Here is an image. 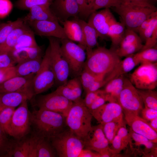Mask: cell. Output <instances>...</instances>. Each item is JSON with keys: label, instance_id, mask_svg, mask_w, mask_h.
<instances>
[{"label": "cell", "instance_id": "cell-1", "mask_svg": "<svg viewBox=\"0 0 157 157\" xmlns=\"http://www.w3.org/2000/svg\"><path fill=\"white\" fill-rule=\"evenodd\" d=\"M31 126L34 134L49 139L65 129L66 117L59 113L39 109L31 113Z\"/></svg>", "mask_w": 157, "mask_h": 157}, {"label": "cell", "instance_id": "cell-2", "mask_svg": "<svg viewBox=\"0 0 157 157\" xmlns=\"http://www.w3.org/2000/svg\"><path fill=\"white\" fill-rule=\"evenodd\" d=\"M87 55L83 68L104 78L117 68L121 60L114 50L104 47L93 49Z\"/></svg>", "mask_w": 157, "mask_h": 157}, {"label": "cell", "instance_id": "cell-3", "mask_svg": "<svg viewBox=\"0 0 157 157\" xmlns=\"http://www.w3.org/2000/svg\"><path fill=\"white\" fill-rule=\"evenodd\" d=\"M92 117L81 98L73 102L66 117V124L71 131L83 139L91 128Z\"/></svg>", "mask_w": 157, "mask_h": 157}, {"label": "cell", "instance_id": "cell-4", "mask_svg": "<svg viewBox=\"0 0 157 157\" xmlns=\"http://www.w3.org/2000/svg\"><path fill=\"white\" fill-rule=\"evenodd\" d=\"M113 8L120 17L121 22L125 27L135 32L144 21L151 17L157 11L156 8L123 3L119 6Z\"/></svg>", "mask_w": 157, "mask_h": 157}, {"label": "cell", "instance_id": "cell-5", "mask_svg": "<svg viewBox=\"0 0 157 157\" xmlns=\"http://www.w3.org/2000/svg\"><path fill=\"white\" fill-rule=\"evenodd\" d=\"M49 140L60 157H78L84 147L83 139L69 128Z\"/></svg>", "mask_w": 157, "mask_h": 157}, {"label": "cell", "instance_id": "cell-6", "mask_svg": "<svg viewBox=\"0 0 157 157\" xmlns=\"http://www.w3.org/2000/svg\"><path fill=\"white\" fill-rule=\"evenodd\" d=\"M48 38L50 49L51 63L55 76V82L60 85L68 81L70 73L69 66L61 51L59 39L52 37Z\"/></svg>", "mask_w": 157, "mask_h": 157}, {"label": "cell", "instance_id": "cell-7", "mask_svg": "<svg viewBox=\"0 0 157 157\" xmlns=\"http://www.w3.org/2000/svg\"><path fill=\"white\" fill-rule=\"evenodd\" d=\"M60 40L61 50L68 64L70 72L75 76L80 75L85 61V49L68 39Z\"/></svg>", "mask_w": 157, "mask_h": 157}, {"label": "cell", "instance_id": "cell-8", "mask_svg": "<svg viewBox=\"0 0 157 157\" xmlns=\"http://www.w3.org/2000/svg\"><path fill=\"white\" fill-rule=\"evenodd\" d=\"M50 51L49 44L42 59L40 69L33 79L34 95L47 91L53 86L55 82V76L51 63Z\"/></svg>", "mask_w": 157, "mask_h": 157}, {"label": "cell", "instance_id": "cell-9", "mask_svg": "<svg viewBox=\"0 0 157 157\" xmlns=\"http://www.w3.org/2000/svg\"><path fill=\"white\" fill-rule=\"evenodd\" d=\"M129 79L137 89H154L157 86V63L141 64Z\"/></svg>", "mask_w": 157, "mask_h": 157}, {"label": "cell", "instance_id": "cell-10", "mask_svg": "<svg viewBox=\"0 0 157 157\" xmlns=\"http://www.w3.org/2000/svg\"><path fill=\"white\" fill-rule=\"evenodd\" d=\"M117 102L122 107L123 113L139 115L144 108L143 103L137 89L127 78L118 97Z\"/></svg>", "mask_w": 157, "mask_h": 157}, {"label": "cell", "instance_id": "cell-11", "mask_svg": "<svg viewBox=\"0 0 157 157\" xmlns=\"http://www.w3.org/2000/svg\"><path fill=\"white\" fill-rule=\"evenodd\" d=\"M31 113L27 101L23 102L15 110L11 122L10 136L19 140L29 133L31 126Z\"/></svg>", "mask_w": 157, "mask_h": 157}, {"label": "cell", "instance_id": "cell-12", "mask_svg": "<svg viewBox=\"0 0 157 157\" xmlns=\"http://www.w3.org/2000/svg\"><path fill=\"white\" fill-rule=\"evenodd\" d=\"M73 103L72 101L54 91L40 96L36 105L39 109L56 112L66 117Z\"/></svg>", "mask_w": 157, "mask_h": 157}, {"label": "cell", "instance_id": "cell-13", "mask_svg": "<svg viewBox=\"0 0 157 157\" xmlns=\"http://www.w3.org/2000/svg\"><path fill=\"white\" fill-rule=\"evenodd\" d=\"M26 24L38 35L53 37L60 40L67 39L63 27L60 24L58 21H34Z\"/></svg>", "mask_w": 157, "mask_h": 157}, {"label": "cell", "instance_id": "cell-14", "mask_svg": "<svg viewBox=\"0 0 157 157\" xmlns=\"http://www.w3.org/2000/svg\"><path fill=\"white\" fill-rule=\"evenodd\" d=\"M123 111L119 105L116 102L105 104L92 112L91 114L101 124L113 121L123 120Z\"/></svg>", "mask_w": 157, "mask_h": 157}, {"label": "cell", "instance_id": "cell-15", "mask_svg": "<svg viewBox=\"0 0 157 157\" xmlns=\"http://www.w3.org/2000/svg\"><path fill=\"white\" fill-rule=\"evenodd\" d=\"M124 113L126 123L130 127V129L157 143V133L151 128L147 121L139 115Z\"/></svg>", "mask_w": 157, "mask_h": 157}, {"label": "cell", "instance_id": "cell-16", "mask_svg": "<svg viewBox=\"0 0 157 157\" xmlns=\"http://www.w3.org/2000/svg\"><path fill=\"white\" fill-rule=\"evenodd\" d=\"M90 16L88 22L95 29L99 37L104 38L108 37L107 33L110 25L115 19L109 8L96 11Z\"/></svg>", "mask_w": 157, "mask_h": 157}, {"label": "cell", "instance_id": "cell-17", "mask_svg": "<svg viewBox=\"0 0 157 157\" xmlns=\"http://www.w3.org/2000/svg\"><path fill=\"white\" fill-rule=\"evenodd\" d=\"M50 8L59 22L66 20L71 17H76L79 15L77 0H53Z\"/></svg>", "mask_w": 157, "mask_h": 157}, {"label": "cell", "instance_id": "cell-18", "mask_svg": "<svg viewBox=\"0 0 157 157\" xmlns=\"http://www.w3.org/2000/svg\"><path fill=\"white\" fill-rule=\"evenodd\" d=\"M83 140L84 148L98 152L109 147V143L103 132L102 124L92 126L87 135Z\"/></svg>", "mask_w": 157, "mask_h": 157}, {"label": "cell", "instance_id": "cell-19", "mask_svg": "<svg viewBox=\"0 0 157 157\" xmlns=\"http://www.w3.org/2000/svg\"><path fill=\"white\" fill-rule=\"evenodd\" d=\"M129 132V144L132 151L142 153L145 156H156V143L152 142L144 136L135 133L131 129Z\"/></svg>", "mask_w": 157, "mask_h": 157}, {"label": "cell", "instance_id": "cell-20", "mask_svg": "<svg viewBox=\"0 0 157 157\" xmlns=\"http://www.w3.org/2000/svg\"><path fill=\"white\" fill-rule=\"evenodd\" d=\"M82 87L80 79L76 77L59 85L54 92L74 102L81 98Z\"/></svg>", "mask_w": 157, "mask_h": 157}, {"label": "cell", "instance_id": "cell-21", "mask_svg": "<svg viewBox=\"0 0 157 157\" xmlns=\"http://www.w3.org/2000/svg\"><path fill=\"white\" fill-rule=\"evenodd\" d=\"M33 96L31 94L21 91L0 94V111L6 107L15 108Z\"/></svg>", "mask_w": 157, "mask_h": 157}, {"label": "cell", "instance_id": "cell-22", "mask_svg": "<svg viewBox=\"0 0 157 157\" xmlns=\"http://www.w3.org/2000/svg\"><path fill=\"white\" fill-rule=\"evenodd\" d=\"M63 25L65 33L68 39L77 42L78 44L84 48L85 46L83 33L82 26L76 19L60 21Z\"/></svg>", "mask_w": 157, "mask_h": 157}, {"label": "cell", "instance_id": "cell-23", "mask_svg": "<svg viewBox=\"0 0 157 157\" xmlns=\"http://www.w3.org/2000/svg\"><path fill=\"white\" fill-rule=\"evenodd\" d=\"M29 10L28 14L23 18L24 22L26 23L34 21H58L57 17L51 12L49 6H35L32 7Z\"/></svg>", "mask_w": 157, "mask_h": 157}, {"label": "cell", "instance_id": "cell-24", "mask_svg": "<svg viewBox=\"0 0 157 157\" xmlns=\"http://www.w3.org/2000/svg\"><path fill=\"white\" fill-rule=\"evenodd\" d=\"M126 78L124 75H121L107 83L104 90L106 101L118 103L117 99L123 88Z\"/></svg>", "mask_w": 157, "mask_h": 157}, {"label": "cell", "instance_id": "cell-25", "mask_svg": "<svg viewBox=\"0 0 157 157\" xmlns=\"http://www.w3.org/2000/svg\"><path fill=\"white\" fill-rule=\"evenodd\" d=\"M31 29L28 25L24 22L15 28L8 35L5 42L0 45V53L11 52L13 50L19 37Z\"/></svg>", "mask_w": 157, "mask_h": 157}, {"label": "cell", "instance_id": "cell-26", "mask_svg": "<svg viewBox=\"0 0 157 157\" xmlns=\"http://www.w3.org/2000/svg\"><path fill=\"white\" fill-rule=\"evenodd\" d=\"M24 137L13 142L9 157H32L33 149L32 139L31 137L26 139Z\"/></svg>", "mask_w": 157, "mask_h": 157}, {"label": "cell", "instance_id": "cell-27", "mask_svg": "<svg viewBox=\"0 0 157 157\" xmlns=\"http://www.w3.org/2000/svg\"><path fill=\"white\" fill-rule=\"evenodd\" d=\"M81 25L83 31L86 54L89 53L98 44L99 35L95 29L88 22L76 19Z\"/></svg>", "mask_w": 157, "mask_h": 157}, {"label": "cell", "instance_id": "cell-28", "mask_svg": "<svg viewBox=\"0 0 157 157\" xmlns=\"http://www.w3.org/2000/svg\"><path fill=\"white\" fill-rule=\"evenodd\" d=\"M42 60L40 58L17 64L15 66L16 76L27 77L35 76L40 69Z\"/></svg>", "mask_w": 157, "mask_h": 157}, {"label": "cell", "instance_id": "cell-29", "mask_svg": "<svg viewBox=\"0 0 157 157\" xmlns=\"http://www.w3.org/2000/svg\"><path fill=\"white\" fill-rule=\"evenodd\" d=\"M33 135L35 140L36 157H54L58 156L48 139L34 134Z\"/></svg>", "mask_w": 157, "mask_h": 157}, {"label": "cell", "instance_id": "cell-30", "mask_svg": "<svg viewBox=\"0 0 157 157\" xmlns=\"http://www.w3.org/2000/svg\"><path fill=\"white\" fill-rule=\"evenodd\" d=\"M125 27L122 22H117L114 19L111 23L108 31V36L111 41L112 48L115 50L119 46L124 33Z\"/></svg>", "mask_w": 157, "mask_h": 157}, {"label": "cell", "instance_id": "cell-31", "mask_svg": "<svg viewBox=\"0 0 157 157\" xmlns=\"http://www.w3.org/2000/svg\"><path fill=\"white\" fill-rule=\"evenodd\" d=\"M130 136L125 126L121 127L113 138L110 147L116 155L126 148L129 144Z\"/></svg>", "mask_w": 157, "mask_h": 157}, {"label": "cell", "instance_id": "cell-32", "mask_svg": "<svg viewBox=\"0 0 157 157\" xmlns=\"http://www.w3.org/2000/svg\"><path fill=\"white\" fill-rule=\"evenodd\" d=\"M133 54L128 56L123 60H121L117 68L110 74L112 78L124 75L138 65L134 58Z\"/></svg>", "mask_w": 157, "mask_h": 157}, {"label": "cell", "instance_id": "cell-33", "mask_svg": "<svg viewBox=\"0 0 157 157\" xmlns=\"http://www.w3.org/2000/svg\"><path fill=\"white\" fill-rule=\"evenodd\" d=\"M133 56L138 65L140 63H157V47L140 51L138 53L134 54Z\"/></svg>", "mask_w": 157, "mask_h": 157}, {"label": "cell", "instance_id": "cell-34", "mask_svg": "<svg viewBox=\"0 0 157 157\" xmlns=\"http://www.w3.org/2000/svg\"><path fill=\"white\" fill-rule=\"evenodd\" d=\"M124 120L113 121L102 124L103 132L108 140L109 144H111L119 129L122 126H125Z\"/></svg>", "mask_w": 157, "mask_h": 157}, {"label": "cell", "instance_id": "cell-35", "mask_svg": "<svg viewBox=\"0 0 157 157\" xmlns=\"http://www.w3.org/2000/svg\"><path fill=\"white\" fill-rule=\"evenodd\" d=\"M137 90L144 106L157 110V92L154 90Z\"/></svg>", "mask_w": 157, "mask_h": 157}, {"label": "cell", "instance_id": "cell-36", "mask_svg": "<svg viewBox=\"0 0 157 157\" xmlns=\"http://www.w3.org/2000/svg\"><path fill=\"white\" fill-rule=\"evenodd\" d=\"M24 22L23 18H19L13 21L0 23V45L5 42L8 35L14 29Z\"/></svg>", "mask_w": 157, "mask_h": 157}, {"label": "cell", "instance_id": "cell-37", "mask_svg": "<svg viewBox=\"0 0 157 157\" xmlns=\"http://www.w3.org/2000/svg\"><path fill=\"white\" fill-rule=\"evenodd\" d=\"M34 34L31 29L22 34L18 39L13 50L38 46L35 40Z\"/></svg>", "mask_w": 157, "mask_h": 157}, {"label": "cell", "instance_id": "cell-38", "mask_svg": "<svg viewBox=\"0 0 157 157\" xmlns=\"http://www.w3.org/2000/svg\"><path fill=\"white\" fill-rule=\"evenodd\" d=\"M15 108L6 107L0 112V126L7 135H10L11 124Z\"/></svg>", "mask_w": 157, "mask_h": 157}, {"label": "cell", "instance_id": "cell-39", "mask_svg": "<svg viewBox=\"0 0 157 157\" xmlns=\"http://www.w3.org/2000/svg\"><path fill=\"white\" fill-rule=\"evenodd\" d=\"M53 0H17L14 6L22 10H29L31 8L37 5H45L50 6Z\"/></svg>", "mask_w": 157, "mask_h": 157}, {"label": "cell", "instance_id": "cell-40", "mask_svg": "<svg viewBox=\"0 0 157 157\" xmlns=\"http://www.w3.org/2000/svg\"><path fill=\"white\" fill-rule=\"evenodd\" d=\"M0 126V157H9L13 142Z\"/></svg>", "mask_w": 157, "mask_h": 157}, {"label": "cell", "instance_id": "cell-41", "mask_svg": "<svg viewBox=\"0 0 157 157\" xmlns=\"http://www.w3.org/2000/svg\"><path fill=\"white\" fill-rule=\"evenodd\" d=\"M143 46L141 41L125 46L119 47L114 51L119 57H126L141 50Z\"/></svg>", "mask_w": 157, "mask_h": 157}, {"label": "cell", "instance_id": "cell-42", "mask_svg": "<svg viewBox=\"0 0 157 157\" xmlns=\"http://www.w3.org/2000/svg\"><path fill=\"white\" fill-rule=\"evenodd\" d=\"M80 81L82 87L85 91L89 86L95 81L104 77L95 75L83 68L81 73Z\"/></svg>", "mask_w": 157, "mask_h": 157}, {"label": "cell", "instance_id": "cell-43", "mask_svg": "<svg viewBox=\"0 0 157 157\" xmlns=\"http://www.w3.org/2000/svg\"><path fill=\"white\" fill-rule=\"evenodd\" d=\"M141 41V39L136 32L132 30L126 28L119 47L125 46Z\"/></svg>", "mask_w": 157, "mask_h": 157}, {"label": "cell", "instance_id": "cell-44", "mask_svg": "<svg viewBox=\"0 0 157 157\" xmlns=\"http://www.w3.org/2000/svg\"><path fill=\"white\" fill-rule=\"evenodd\" d=\"M122 3L121 0H95L92 8V13L102 8L117 7Z\"/></svg>", "mask_w": 157, "mask_h": 157}, {"label": "cell", "instance_id": "cell-45", "mask_svg": "<svg viewBox=\"0 0 157 157\" xmlns=\"http://www.w3.org/2000/svg\"><path fill=\"white\" fill-rule=\"evenodd\" d=\"M9 53L16 64L30 60L28 47L14 50Z\"/></svg>", "mask_w": 157, "mask_h": 157}, {"label": "cell", "instance_id": "cell-46", "mask_svg": "<svg viewBox=\"0 0 157 157\" xmlns=\"http://www.w3.org/2000/svg\"><path fill=\"white\" fill-rule=\"evenodd\" d=\"M95 0H77L79 15L87 17L92 13V8Z\"/></svg>", "mask_w": 157, "mask_h": 157}, {"label": "cell", "instance_id": "cell-47", "mask_svg": "<svg viewBox=\"0 0 157 157\" xmlns=\"http://www.w3.org/2000/svg\"><path fill=\"white\" fill-rule=\"evenodd\" d=\"M15 64L9 53H0V68L14 67Z\"/></svg>", "mask_w": 157, "mask_h": 157}, {"label": "cell", "instance_id": "cell-48", "mask_svg": "<svg viewBox=\"0 0 157 157\" xmlns=\"http://www.w3.org/2000/svg\"><path fill=\"white\" fill-rule=\"evenodd\" d=\"M156 26H157V15L153 17L149 25L139 35L142 40H143L145 41L147 40L151 36Z\"/></svg>", "mask_w": 157, "mask_h": 157}, {"label": "cell", "instance_id": "cell-49", "mask_svg": "<svg viewBox=\"0 0 157 157\" xmlns=\"http://www.w3.org/2000/svg\"><path fill=\"white\" fill-rule=\"evenodd\" d=\"M13 6L10 0H0V19L6 17L11 12Z\"/></svg>", "mask_w": 157, "mask_h": 157}, {"label": "cell", "instance_id": "cell-50", "mask_svg": "<svg viewBox=\"0 0 157 157\" xmlns=\"http://www.w3.org/2000/svg\"><path fill=\"white\" fill-rule=\"evenodd\" d=\"M104 90H98L94 91L86 92V96L83 99L85 106L88 108L99 96L104 93Z\"/></svg>", "mask_w": 157, "mask_h": 157}, {"label": "cell", "instance_id": "cell-51", "mask_svg": "<svg viewBox=\"0 0 157 157\" xmlns=\"http://www.w3.org/2000/svg\"><path fill=\"white\" fill-rule=\"evenodd\" d=\"M16 76L15 66L0 68V83Z\"/></svg>", "mask_w": 157, "mask_h": 157}, {"label": "cell", "instance_id": "cell-52", "mask_svg": "<svg viewBox=\"0 0 157 157\" xmlns=\"http://www.w3.org/2000/svg\"><path fill=\"white\" fill-rule=\"evenodd\" d=\"M142 118L148 122L157 117V110L146 107L141 111Z\"/></svg>", "mask_w": 157, "mask_h": 157}, {"label": "cell", "instance_id": "cell-53", "mask_svg": "<svg viewBox=\"0 0 157 157\" xmlns=\"http://www.w3.org/2000/svg\"><path fill=\"white\" fill-rule=\"evenodd\" d=\"M122 3L152 8H156L149 0H121Z\"/></svg>", "mask_w": 157, "mask_h": 157}, {"label": "cell", "instance_id": "cell-54", "mask_svg": "<svg viewBox=\"0 0 157 157\" xmlns=\"http://www.w3.org/2000/svg\"><path fill=\"white\" fill-rule=\"evenodd\" d=\"M145 42L140 51L155 47L157 42V26L155 28L151 36Z\"/></svg>", "mask_w": 157, "mask_h": 157}, {"label": "cell", "instance_id": "cell-55", "mask_svg": "<svg viewBox=\"0 0 157 157\" xmlns=\"http://www.w3.org/2000/svg\"><path fill=\"white\" fill-rule=\"evenodd\" d=\"M106 101L104 92L98 97L88 108L91 113L93 111L105 104Z\"/></svg>", "mask_w": 157, "mask_h": 157}, {"label": "cell", "instance_id": "cell-56", "mask_svg": "<svg viewBox=\"0 0 157 157\" xmlns=\"http://www.w3.org/2000/svg\"><path fill=\"white\" fill-rule=\"evenodd\" d=\"M106 84L104 78L97 80L93 82L85 91L86 92L96 91Z\"/></svg>", "mask_w": 157, "mask_h": 157}, {"label": "cell", "instance_id": "cell-57", "mask_svg": "<svg viewBox=\"0 0 157 157\" xmlns=\"http://www.w3.org/2000/svg\"><path fill=\"white\" fill-rule=\"evenodd\" d=\"M92 151L84 148L81 150L78 157H101L99 153L94 152Z\"/></svg>", "mask_w": 157, "mask_h": 157}, {"label": "cell", "instance_id": "cell-58", "mask_svg": "<svg viewBox=\"0 0 157 157\" xmlns=\"http://www.w3.org/2000/svg\"><path fill=\"white\" fill-rule=\"evenodd\" d=\"M151 128L157 133V117L148 122Z\"/></svg>", "mask_w": 157, "mask_h": 157}, {"label": "cell", "instance_id": "cell-59", "mask_svg": "<svg viewBox=\"0 0 157 157\" xmlns=\"http://www.w3.org/2000/svg\"><path fill=\"white\" fill-rule=\"evenodd\" d=\"M152 3L153 2H156L157 0H149Z\"/></svg>", "mask_w": 157, "mask_h": 157}, {"label": "cell", "instance_id": "cell-60", "mask_svg": "<svg viewBox=\"0 0 157 157\" xmlns=\"http://www.w3.org/2000/svg\"></svg>", "mask_w": 157, "mask_h": 157}]
</instances>
